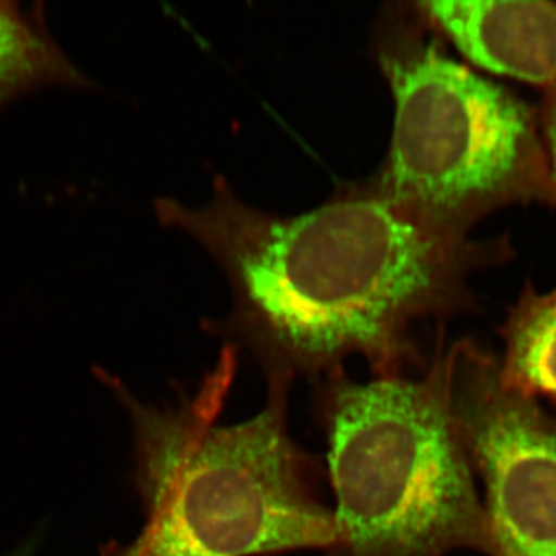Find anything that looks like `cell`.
Listing matches in <instances>:
<instances>
[{
	"mask_svg": "<svg viewBox=\"0 0 556 556\" xmlns=\"http://www.w3.org/2000/svg\"><path fill=\"white\" fill-rule=\"evenodd\" d=\"M426 25L415 10L380 35L396 113L386 163L368 185L456 239L504 207L556 208L536 108L452 60Z\"/></svg>",
	"mask_w": 556,
	"mask_h": 556,
	"instance_id": "4",
	"label": "cell"
},
{
	"mask_svg": "<svg viewBox=\"0 0 556 556\" xmlns=\"http://www.w3.org/2000/svg\"><path fill=\"white\" fill-rule=\"evenodd\" d=\"M453 426L485 485L492 556H556V422L471 340L437 357Z\"/></svg>",
	"mask_w": 556,
	"mask_h": 556,
	"instance_id": "5",
	"label": "cell"
},
{
	"mask_svg": "<svg viewBox=\"0 0 556 556\" xmlns=\"http://www.w3.org/2000/svg\"><path fill=\"white\" fill-rule=\"evenodd\" d=\"M336 508L325 556H492L470 460L450 415L437 361L422 379H320Z\"/></svg>",
	"mask_w": 556,
	"mask_h": 556,
	"instance_id": "3",
	"label": "cell"
},
{
	"mask_svg": "<svg viewBox=\"0 0 556 556\" xmlns=\"http://www.w3.org/2000/svg\"><path fill=\"white\" fill-rule=\"evenodd\" d=\"M415 7L478 67L541 87L556 80V3L442 0Z\"/></svg>",
	"mask_w": 556,
	"mask_h": 556,
	"instance_id": "6",
	"label": "cell"
},
{
	"mask_svg": "<svg viewBox=\"0 0 556 556\" xmlns=\"http://www.w3.org/2000/svg\"><path fill=\"white\" fill-rule=\"evenodd\" d=\"M47 25L43 3L0 0V109L47 89H91Z\"/></svg>",
	"mask_w": 556,
	"mask_h": 556,
	"instance_id": "7",
	"label": "cell"
},
{
	"mask_svg": "<svg viewBox=\"0 0 556 556\" xmlns=\"http://www.w3.org/2000/svg\"><path fill=\"white\" fill-rule=\"evenodd\" d=\"M13 556H27V555H25V554H21V555H13Z\"/></svg>",
	"mask_w": 556,
	"mask_h": 556,
	"instance_id": "10",
	"label": "cell"
},
{
	"mask_svg": "<svg viewBox=\"0 0 556 556\" xmlns=\"http://www.w3.org/2000/svg\"><path fill=\"white\" fill-rule=\"evenodd\" d=\"M506 356L500 378L522 396L556 404V287L540 291L527 281L501 329Z\"/></svg>",
	"mask_w": 556,
	"mask_h": 556,
	"instance_id": "8",
	"label": "cell"
},
{
	"mask_svg": "<svg viewBox=\"0 0 556 556\" xmlns=\"http://www.w3.org/2000/svg\"><path fill=\"white\" fill-rule=\"evenodd\" d=\"M164 226L217 260L233 292L219 331L255 354L268 376L324 379L361 356L375 378L416 364L412 327L468 309V278L511 257L510 241L456 239L369 185L321 207L278 217L248 206L225 178L199 207L155 201Z\"/></svg>",
	"mask_w": 556,
	"mask_h": 556,
	"instance_id": "1",
	"label": "cell"
},
{
	"mask_svg": "<svg viewBox=\"0 0 556 556\" xmlns=\"http://www.w3.org/2000/svg\"><path fill=\"white\" fill-rule=\"evenodd\" d=\"M536 115L556 195V80L543 87V97L536 108Z\"/></svg>",
	"mask_w": 556,
	"mask_h": 556,
	"instance_id": "9",
	"label": "cell"
},
{
	"mask_svg": "<svg viewBox=\"0 0 556 556\" xmlns=\"http://www.w3.org/2000/svg\"><path fill=\"white\" fill-rule=\"evenodd\" d=\"M236 365L226 348L197 393L167 407L108 379L129 415L146 519L115 556H269L331 544L332 510L289 431L292 379L268 376L262 412L222 426Z\"/></svg>",
	"mask_w": 556,
	"mask_h": 556,
	"instance_id": "2",
	"label": "cell"
}]
</instances>
